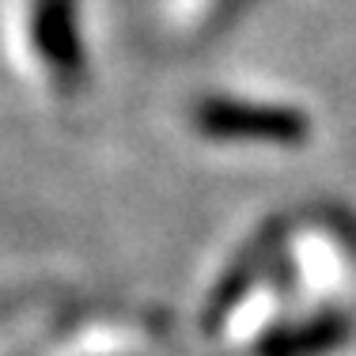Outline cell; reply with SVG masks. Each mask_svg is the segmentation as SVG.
<instances>
[{
  "label": "cell",
  "instance_id": "cell-2",
  "mask_svg": "<svg viewBox=\"0 0 356 356\" xmlns=\"http://www.w3.org/2000/svg\"><path fill=\"white\" fill-rule=\"evenodd\" d=\"M76 0H35L31 4V38L46 69L61 80H76L83 72V42Z\"/></svg>",
  "mask_w": 356,
  "mask_h": 356
},
{
  "label": "cell",
  "instance_id": "cell-1",
  "mask_svg": "<svg viewBox=\"0 0 356 356\" xmlns=\"http://www.w3.org/2000/svg\"><path fill=\"white\" fill-rule=\"evenodd\" d=\"M193 125L213 140H250V144H303L311 122L296 106L250 103V99L213 95L193 106Z\"/></svg>",
  "mask_w": 356,
  "mask_h": 356
}]
</instances>
